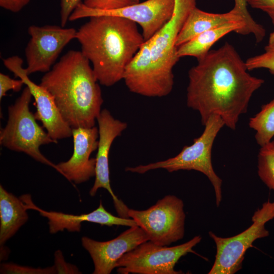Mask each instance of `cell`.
<instances>
[{"instance_id": "4fadbf2b", "label": "cell", "mask_w": 274, "mask_h": 274, "mask_svg": "<svg viewBox=\"0 0 274 274\" xmlns=\"http://www.w3.org/2000/svg\"><path fill=\"white\" fill-rule=\"evenodd\" d=\"M96 121L98 125V142L95 157V179L89 194L94 196L98 189H106L112 197L119 216L128 218L127 212L129 209L119 199L111 188L109 163V152L112 143L126 129L127 124L115 119L106 109L101 111Z\"/></svg>"}, {"instance_id": "7402d4cb", "label": "cell", "mask_w": 274, "mask_h": 274, "mask_svg": "<svg viewBox=\"0 0 274 274\" xmlns=\"http://www.w3.org/2000/svg\"><path fill=\"white\" fill-rule=\"evenodd\" d=\"M234 6L232 9L241 16L245 27L242 35L252 33L254 35L256 42L260 43L265 36V30L260 24L253 19L247 9L246 0H234Z\"/></svg>"}, {"instance_id": "83f0119b", "label": "cell", "mask_w": 274, "mask_h": 274, "mask_svg": "<svg viewBox=\"0 0 274 274\" xmlns=\"http://www.w3.org/2000/svg\"><path fill=\"white\" fill-rule=\"evenodd\" d=\"M82 0H60V23L61 26L64 27L69 18L77 8L82 3Z\"/></svg>"}, {"instance_id": "2e32d148", "label": "cell", "mask_w": 274, "mask_h": 274, "mask_svg": "<svg viewBox=\"0 0 274 274\" xmlns=\"http://www.w3.org/2000/svg\"><path fill=\"white\" fill-rule=\"evenodd\" d=\"M28 210L38 211L40 214L48 219L50 233H56L66 230L69 232H80L81 223L83 222L99 224L111 226L122 225L131 227L137 225L132 219L115 216L107 211L100 200L98 208L87 214L73 215L55 211H47L36 206L29 194L20 196Z\"/></svg>"}, {"instance_id": "f546056e", "label": "cell", "mask_w": 274, "mask_h": 274, "mask_svg": "<svg viewBox=\"0 0 274 274\" xmlns=\"http://www.w3.org/2000/svg\"><path fill=\"white\" fill-rule=\"evenodd\" d=\"M30 0H0V6L2 8L13 12L20 11Z\"/></svg>"}, {"instance_id": "ac0fdd59", "label": "cell", "mask_w": 274, "mask_h": 274, "mask_svg": "<svg viewBox=\"0 0 274 274\" xmlns=\"http://www.w3.org/2000/svg\"><path fill=\"white\" fill-rule=\"evenodd\" d=\"M26 204L18 198L0 186V245L3 248L5 243L13 236L28 220Z\"/></svg>"}, {"instance_id": "3957f363", "label": "cell", "mask_w": 274, "mask_h": 274, "mask_svg": "<svg viewBox=\"0 0 274 274\" xmlns=\"http://www.w3.org/2000/svg\"><path fill=\"white\" fill-rule=\"evenodd\" d=\"M77 30L81 52L92 64L100 84L110 87L123 79L125 70L145 39L137 24L117 16L89 18Z\"/></svg>"}, {"instance_id": "5b68a950", "label": "cell", "mask_w": 274, "mask_h": 274, "mask_svg": "<svg viewBox=\"0 0 274 274\" xmlns=\"http://www.w3.org/2000/svg\"><path fill=\"white\" fill-rule=\"evenodd\" d=\"M224 125L220 116L212 115L204 125L202 134L194 140L192 145L184 146L176 156L146 165L127 167L125 170L140 174L159 168L170 173L180 170L199 172L206 176L212 183L215 193L216 204L218 207L222 200V181L213 167L212 150L216 136Z\"/></svg>"}, {"instance_id": "30bf717a", "label": "cell", "mask_w": 274, "mask_h": 274, "mask_svg": "<svg viewBox=\"0 0 274 274\" xmlns=\"http://www.w3.org/2000/svg\"><path fill=\"white\" fill-rule=\"evenodd\" d=\"M174 8L175 0H147L110 10L90 8L82 3L72 13L69 21L99 16L122 17L139 25L142 29L145 41H146L171 18Z\"/></svg>"}, {"instance_id": "52a82bcc", "label": "cell", "mask_w": 274, "mask_h": 274, "mask_svg": "<svg viewBox=\"0 0 274 274\" xmlns=\"http://www.w3.org/2000/svg\"><path fill=\"white\" fill-rule=\"evenodd\" d=\"M274 218V201L269 199L256 210L252 217L253 223L240 233L229 237L218 236L209 231L210 237L216 246L214 264L209 274H233L242 267L245 254L255 241L267 237V222Z\"/></svg>"}, {"instance_id": "e0dca14e", "label": "cell", "mask_w": 274, "mask_h": 274, "mask_svg": "<svg viewBox=\"0 0 274 274\" xmlns=\"http://www.w3.org/2000/svg\"><path fill=\"white\" fill-rule=\"evenodd\" d=\"M231 22L244 23L241 16L233 9L225 13H212L195 7L190 12L178 35L176 46L179 47L204 31Z\"/></svg>"}, {"instance_id": "8fae6325", "label": "cell", "mask_w": 274, "mask_h": 274, "mask_svg": "<svg viewBox=\"0 0 274 274\" xmlns=\"http://www.w3.org/2000/svg\"><path fill=\"white\" fill-rule=\"evenodd\" d=\"M77 31L57 25L29 26L30 38L25 49L27 74L49 72L65 46L76 38Z\"/></svg>"}, {"instance_id": "277c9868", "label": "cell", "mask_w": 274, "mask_h": 274, "mask_svg": "<svg viewBox=\"0 0 274 274\" xmlns=\"http://www.w3.org/2000/svg\"><path fill=\"white\" fill-rule=\"evenodd\" d=\"M90 63L81 51L70 50L40 83L72 129L94 126L101 111V91Z\"/></svg>"}, {"instance_id": "9c48e42d", "label": "cell", "mask_w": 274, "mask_h": 274, "mask_svg": "<svg viewBox=\"0 0 274 274\" xmlns=\"http://www.w3.org/2000/svg\"><path fill=\"white\" fill-rule=\"evenodd\" d=\"M196 235L189 241L175 246L158 245L145 242L125 254L117 262L116 268L120 274H180L175 269L179 259L193 250L201 240Z\"/></svg>"}, {"instance_id": "603a6c76", "label": "cell", "mask_w": 274, "mask_h": 274, "mask_svg": "<svg viewBox=\"0 0 274 274\" xmlns=\"http://www.w3.org/2000/svg\"><path fill=\"white\" fill-rule=\"evenodd\" d=\"M1 273L5 274H53L56 273L54 265L45 268H34L12 263H2Z\"/></svg>"}, {"instance_id": "4dcf8cb0", "label": "cell", "mask_w": 274, "mask_h": 274, "mask_svg": "<svg viewBox=\"0 0 274 274\" xmlns=\"http://www.w3.org/2000/svg\"><path fill=\"white\" fill-rule=\"evenodd\" d=\"M268 49H274V31L270 34L268 44L265 47V50Z\"/></svg>"}, {"instance_id": "7c38bea8", "label": "cell", "mask_w": 274, "mask_h": 274, "mask_svg": "<svg viewBox=\"0 0 274 274\" xmlns=\"http://www.w3.org/2000/svg\"><path fill=\"white\" fill-rule=\"evenodd\" d=\"M5 67L15 77L22 80L29 88L35 101L37 112L35 116L40 121L47 133L54 140L72 136V128L63 119L52 95L40 84L38 85L29 78L22 66L23 59L17 55L3 59Z\"/></svg>"}, {"instance_id": "9a60e30c", "label": "cell", "mask_w": 274, "mask_h": 274, "mask_svg": "<svg viewBox=\"0 0 274 274\" xmlns=\"http://www.w3.org/2000/svg\"><path fill=\"white\" fill-rule=\"evenodd\" d=\"M72 136L74 144L72 156L67 161L56 165L59 173L67 180L80 184L95 176V158L90 157L97 148L98 129L95 126L73 128Z\"/></svg>"}, {"instance_id": "8992f818", "label": "cell", "mask_w": 274, "mask_h": 274, "mask_svg": "<svg viewBox=\"0 0 274 274\" xmlns=\"http://www.w3.org/2000/svg\"><path fill=\"white\" fill-rule=\"evenodd\" d=\"M32 97L26 86L15 103L9 107L7 123L0 131V144L9 150L23 152L59 172L57 165L48 160L40 150L42 145L57 142L37 123L35 114L29 110Z\"/></svg>"}, {"instance_id": "6da1fadb", "label": "cell", "mask_w": 274, "mask_h": 274, "mask_svg": "<svg viewBox=\"0 0 274 274\" xmlns=\"http://www.w3.org/2000/svg\"><path fill=\"white\" fill-rule=\"evenodd\" d=\"M197 61L188 72L187 106L198 112L203 125L215 115L225 126L235 129L239 117L246 113L253 94L264 80L247 72L245 62L228 42Z\"/></svg>"}, {"instance_id": "ba28073f", "label": "cell", "mask_w": 274, "mask_h": 274, "mask_svg": "<svg viewBox=\"0 0 274 274\" xmlns=\"http://www.w3.org/2000/svg\"><path fill=\"white\" fill-rule=\"evenodd\" d=\"M127 214L144 230L149 241L158 245L168 246L184 235V203L175 195H167L145 210L129 209Z\"/></svg>"}, {"instance_id": "ffe728a7", "label": "cell", "mask_w": 274, "mask_h": 274, "mask_svg": "<svg viewBox=\"0 0 274 274\" xmlns=\"http://www.w3.org/2000/svg\"><path fill=\"white\" fill-rule=\"evenodd\" d=\"M249 125L256 131L255 138L260 147L271 141L274 136V98L262 106L261 110L250 119Z\"/></svg>"}, {"instance_id": "d6986e66", "label": "cell", "mask_w": 274, "mask_h": 274, "mask_svg": "<svg viewBox=\"0 0 274 274\" xmlns=\"http://www.w3.org/2000/svg\"><path fill=\"white\" fill-rule=\"evenodd\" d=\"M242 22H231L204 31L177 47L179 58L192 56L197 60L204 56L212 46L221 38L234 31L242 35L244 28Z\"/></svg>"}, {"instance_id": "4316f807", "label": "cell", "mask_w": 274, "mask_h": 274, "mask_svg": "<svg viewBox=\"0 0 274 274\" xmlns=\"http://www.w3.org/2000/svg\"><path fill=\"white\" fill-rule=\"evenodd\" d=\"M56 273H81L79 269L74 265L66 263L60 250L54 254V264Z\"/></svg>"}, {"instance_id": "f1b7e54d", "label": "cell", "mask_w": 274, "mask_h": 274, "mask_svg": "<svg viewBox=\"0 0 274 274\" xmlns=\"http://www.w3.org/2000/svg\"><path fill=\"white\" fill-rule=\"evenodd\" d=\"M246 2L252 8L266 13L274 25V0H246Z\"/></svg>"}, {"instance_id": "484cf974", "label": "cell", "mask_w": 274, "mask_h": 274, "mask_svg": "<svg viewBox=\"0 0 274 274\" xmlns=\"http://www.w3.org/2000/svg\"><path fill=\"white\" fill-rule=\"evenodd\" d=\"M24 84L23 81L15 80L3 73H0V99L6 95V93L10 90L14 91H19L22 85Z\"/></svg>"}, {"instance_id": "5bb4252c", "label": "cell", "mask_w": 274, "mask_h": 274, "mask_svg": "<svg viewBox=\"0 0 274 274\" xmlns=\"http://www.w3.org/2000/svg\"><path fill=\"white\" fill-rule=\"evenodd\" d=\"M129 227L116 238L108 241H97L87 236L82 237V245L93 262V274L110 273L125 254L149 241L146 232L140 226Z\"/></svg>"}, {"instance_id": "d4e9b609", "label": "cell", "mask_w": 274, "mask_h": 274, "mask_svg": "<svg viewBox=\"0 0 274 274\" xmlns=\"http://www.w3.org/2000/svg\"><path fill=\"white\" fill-rule=\"evenodd\" d=\"M139 3V0H84L83 4L90 8L110 10Z\"/></svg>"}, {"instance_id": "7a4b0ae2", "label": "cell", "mask_w": 274, "mask_h": 274, "mask_svg": "<svg viewBox=\"0 0 274 274\" xmlns=\"http://www.w3.org/2000/svg\"><path fill=\"white\" fill-rule=\"evenodd\" d=\"M196 0H175L173 15L146 40L127 66L123 77L134 93L150 97L168 95L173 88V68L179 60L176 40Z\"/></svg>"}, {"instance_id": "44dd1931", "label": "cell", "mask_w": 274, "mask_h": 274, "mask_svg": "<svg viewBox=\"0 0 274 274\" xmlns=\"http://www.w3.org/2000/svg\"><path fill=\"white\" fill-rule=\"evenodd\" d=\"M258 175L266 186L274 191V141L260 148L258 155Z\"/></svg>"}, {"instance_id": "cb8c5ba5", "label": "cell", "mask_w": 274, "mask_h": 274, "mask_svg": "<svg viewBox=\"0 0 274 274\" xmlns=\"http://www.w3.org/2000/svg\"><path fill=\"white\" fill-rule=\"evenodd\" d=\"M261 54L251 57L246 60L245 63L248 71L265 68L274 75V49L265 50Z\"/></svg>"}]
</instances>
